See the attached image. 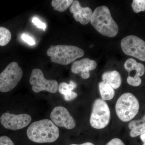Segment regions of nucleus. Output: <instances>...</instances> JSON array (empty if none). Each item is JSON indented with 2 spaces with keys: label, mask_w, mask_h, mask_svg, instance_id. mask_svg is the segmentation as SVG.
I'll return each instance as SVG.
<instances>
[{
  "label": "nucleus",
  "mask_w": 145,
  "mask_h": 145,
  "mask_svg": "<svg viewBox=\"0 0 145 145\" xmlns=\"http://www.w3.org/2000/svg\"><path fill=\"white\" fill-rule=\"evenodd\" d=\"M27 135L29 139L37 143H52L59 136L58 127L48 119L33 122L29 126Z\"/></svg>",
  "instance_id": "f257e3e1"
},
{
  "label": "nucleus",
  "mask_w": 145,
  "mask_h": 145,
  "mask_svg": "<svg viewBox=\"0 0 145 145\" xmlns=\"http://www.w3.org/2000/svg\"><path fill=\"white\" fill-rule=\"evenodd\" d=\"M92 26L104 36L114 37L118 34L119 27L112 17L109 8L105 5L97 7L90 20Z\"/></svg>",
  "instance_id": "f03ea898"
},
{
  "label": "nucleus",
  "mask_w": 145,
  "mask_h": 145,
  "mask_svg": "<svg viewBox=\"0 0 145 145\" xmlns=\"http://www.w3.org/2000/svg\"><path fill=\"white\" fill-rule=\"evenodd\" d=\"M52 62L62 65H67L75 60L82 57L84 52L78 47L58 45H51L47 51Z\"/></svg>",
  "instance_id": "7ed1b4c3"
},
{
  "label": "nucleus",
  "mask_w": 145,
  "mask_h": 145,
  "mask_svg": "<svg viewBox=\"0 0 145 145\" xmlns=\"http://www.w3.org/2000/svg\"><path fill=\"white\" fill-rule=\"evenodd\" d=\"M140 109V104L137 98L129 92L123 93L117 100L115 110L121 121L127 122L137 115Z\"/></svg>",
  "instance_id": "20e7f679"
},
{
  "label": "nucleus",
  "mask_w": 145,
  "mask_h": 145,
  "mask_svg": "<svg viewBox=\"0 0 145 145\" xmlns=\"http://www.w3.org/2000/svg\"><path fill=\"white\" fill-rule=\"evenodd\" d=\"M110 111L108 105L102 99H96L93 103L89 123L96 129L105 128L109 123Z\"/></svg>",
  "instance_id": "39448f33"
},
{
  "label": "nucleus",
  "mask_w": 145,
  "mask_h": 145,
  "mask_svg": "<svg viewBox=\"0 0 145 145\" xmlns=\"http://www.w3.org/2000/svg\"><path fill=\"white\" fill-rule=\"evenodd\" d=\"M23 76V70L16 62L10 63L0 73V91L7 92L16 87Z\"/></svg>",
  "instance_id": "423d86ee"
},
{
  "label": "nucleus",
  "mask_w": 145,
  "mask_h": 145,
  "mask_svg": "<svg viewBox=\"0 0 145 145\" xmlns=\"http://www.w3.org/2000/svg\"><path fill=\"white\" fill-rule=\"evenodd\" d=\"M123 52L129 56L145 61V42L139 37L130 35L123 38L121 42Z\"/></svg>",
  "instance_id": "0eeeda50"
},
{
  "label": "nucleus",
  "mask_w": 145,
  "mask_h": 145,
  "mask_svg": "<svg viewBox=\"0 0 145 145\" xmlns=\"http://www.w3.org/2000/svg\"><path fill=\"white\" fill-rule=\"evenodd\" d=\"M29 83L32 85V90L36 93L46 91L50 93H55L59 87L57 81L45 79L42 71L39 69H35L32 71Z\"/></svg>",
  "instance_id": "6e6552de"
},
{
  "label": "nucleus",
  "mask_w": 145,
  "mask_h": 145,
  "mask_svg": "<svg viewBox=\"0 0 145 145\" xmlns=\"http://www.w3.org/2000/svg\"><path fill=\"white\" fill-rule=\"evenodd\" d=\"M1 123L7 129L17 130L27 126L31 121V117L26 114H14L5 112L0 118Z\"/></svg>",
  "instance_id": "1a4fd4ad"
},
{
  "label": "nucleus",
  "mask_w": 145,
  "mask_h": 145,
  "mask_svg": "<svg viewBox=\"0 0 145 145\" xmlns=\"http://www.w3.org/2000/svg\"><path fill=\"white\" fill-rule=\"evenodd\" d=\"M50 119L54 124L67 129H72L76 126L75 119L64 107L58 106L53 108Z\"/></svg>",
  "instance_id": "9d476101"
},
{
  "label": "nucleus",
  "mask_w": 145,
  "mask_h": 145,
  "mask_svg": "<svg viewBox=\"0 0 145 145\" xmlns=\"http://www.w3.org/2000/svg\"><path fill=\"white\" fill-rule=\"evenodd\" d=\"M97 67V63L94 60L85 58L75 61L71 66V71L74 73L81 72L82 78L87 79L90 76L89 71L94 70Z\"/></svg>",
  "instance_id": "9b49d317"
},
{
  "label": "nucleus",
  "mask_w": 145,
  "mask_h": 145,
  "mask_svg": "<svg viewBox=\"0 0 145 145\" xmlns=\"http://www.w3.org/2000/svg\"><path fill=\"white\" fill-rule=\"evenodd\" d=\"M70 10L75 20L82 24L86 25L90 22L93 13L92 10L89 7H82L78 1H73Z\"/></svg>",
  "instance_id": "f8f14e48"
},
{
  "label": "nucleus",
  "mask_w": 145,
  "mask_h": 145,
  "mask_svg": "<svg viewBox=\"0 0 145 145\" xmlns=\"http://www.w3.org/2000/svg\"><path fill=\"white\" fill-rule=\"evenodd\" d=\"M102 80L114 89L119 88L121 84V77L119 72L116 70L105 72L102 75Z\"/></svg>",
  "instance_id": "ddd939ff"
},
{
  "label": "nucleus",
  "mask_w": 145,
  "mask_h": 145,
  "mask_svg": "<svg viewBox=\"0 0 145 145\" xmlns=\"http://www.w3.org/2000/svg\"><path fill=\"white\" fill-rule=\"evenodd\" d=\"M128 127L131 130V137H135L144 134L145 133V115L140 120H133L130 122Z\"/></svg>",
  "instance_id": "4468645a"
},
{
  "label": "nucleus",
  "mask_w": 145,
  "mask_h": 145,
  "mask_svg": "<svg viewBox=\"0 0 145 145\" xmlns=\"http://www.w3.org/2000/svg\"><path fill=\"white\" fill-rule=\"evenodd\" d=\"M125 69L130 72L132 71H136V76H142L145 72V67L144 65L142 63H137L134 59L130 58L126 61L124 65Z\"/></svg>",
  "instance_id": "2eb2a0df"
},
{
  "label": "nucleus",
  "mask_w": 145,
  "mask_h": 145,
  "mask_svg": "<svg viewBox=\"0 0 145 145\" xmlns=\"http://www.w3.org/2000/svg\"><path fill=\"white\" fill-rule=\"evenodd\" d=\"M99 89L102 99L104 101H110L114 98L115 91L108 84L101 82L99 84Z\"/></svg>",
  "instance_id": "dca6fc26"
},
{
  "label": "nucleus",
  "mask_w": 145,
  "mask_h": 145,
  "mask_svg": "<svg viewBox=\"0 0 145 145\" xmlns=\"http://www.w3.org/2000/svg\"><path fill=\"white\" fill-rule=\"evenodd\" d=\"M73 1V0H52L51 4L54 10L62 12L66 10Z\"/></svg>",
  "instance_id": "f3484780"
},
{
  "label": "nucleus",
  "mask_w": 145,
  "mask_h": 145,
  "mask_svg": "<svg viewBox=\"0 0 145 145\" xmlns=\"http://www.w3.org/2000/svg\"><path fill=\"white\" fill-rule=\"evenodd\" d=\"M77 87V84L72 81H71L69 84L62 82L58 87V90L64 96H67L72 92V90Z\"/></svg>",
  "instance_id": "a211bd4d"
},
{
  "label": "nucleus",
  "mask_w": 145,
  "mask_h": 145,
  "mask_svg": "<svg viewBox=\"0 0 145 145\" xmlns=\"http://www.w3.org/2000/svg\"><path fill=\"white\" fill-rule=\"evenodd\" d=\"M11 39V34L8 29L0 27V46H5L8 44Z\"/></svg>",
  "instance_id": "6ab92c4d"
},
{
  "label": "nucleus",
  "mask_w": 145,
  "mask_h": 145,
  "mask_svg": "<svg viewBox=\"0 0 145 145\" xmlns=\"http://www.w3.org/2000/svg\"><path fill=\"white\" fill-rule=\"evenodd\" d=\"M131 6L133 11L136 13L145 10V0H134Z\"/></svg>",
  "instance_id": "aec40b11"
},
{
  "label": "nucleus",
  "mask_w": 145,
  "mask_h": 145,
  "mask_svg": "<svg viewBox=\"0 0 145 145\" xmlns=\"http://www.w3.org/2000/svg\"><path fill=\"white\" fill-rule=\"evenodd\" d=\"M127 82L129 84L133 86H138L142 83V80L140 77L134 75L133 77L129 75L127 78Z\"/></svg>",
  "instance_id": "412c9836"
},
{
  "label": "nucleus",
  "mask_w": 145,
  "mask_h": 145,
  "mask_svg": "<svg viewBox=\"0 0 145 145\" xmlns=\"http://www.w3.org/2000/svg\"><path fill=\"white\" fill-rule=\"evenodd\" d=\"M0 145H14V144L9 137L2 136L0 137Z\"/></svg>",
  "instance_id": "4be33fe9"
},
{
  "label": "nucleus",
  "mask_w": 145,
  "mask_h": 145,
  "mask_svg": "<svg viewBox=\"0 0 145 145\" xmlns=\"http://www.w3.org/2000/svg\"><path fill=\"white\" fill-rule=\"evenodd\" d=\"M32 22L35 25H36L37 27L39 28L42 29L44 31L46 29V25L44 23L41 22L38 18L35 17L32 19Z\"/></svg>",
  "instance_id": "5701e85b"
},
{
  "label": "nucleus",
  "mask_w": 145,
  "mask_h": 145,
  "mask_svg": "<svg viewBox=\"0 0 145 145\" xmlns=\"http://www.w3.org/2000/svg\"><path fill=\"white\" fill-rule=\"evenodd\" d=\"M22 39L24 41L26 42L28 44L30 45H34L36 44V42L34 39L32 37H30L26 34H23L22 36Z\"/></svg>",
  "instance_id": "b1692460"
},
{
  "label": "nucleus",
  "mask_w": 145,
  "mask_h": 145,
  "mask_svg": "<svg viewBox=\"0 0 145 145\" xmlns=\"http://www.w3.org/2000/svg\"><path fill=\"white\" fill-rule=\"evenodd\" d=\"M106 145H125L124 143L118 138H114L110 141Z\"/></svg>",
  "instance_id": "393cba45"
},
{
  "label": "nucleus",
  "mask_w": 145,
  "mask_h": 145,
  "mask_svg": "<svg viewBox=\"0 0 145 145\" xmlns=\"http://www.w3.org/2000/svg\"><path fill=\"white\" fill-rule=\"evenodd\" d=\"M78 96V94L74 91H72V93L67 96H64L65 100L66 101H69L74 100V99H76Z\"/></svg>",
  "instance_id": "a878e982"
},
{
  "label": "nucleus",
  "mask_w": 145,
  "mask_h": 145,
  "mask_svg": "<svg viewBox=\"0 0 145 145\" xmlns=\"http://www.w3.org/2000/svg\"><path fill=\"white\" fill-rule=\"evenodd\" d=\"M70 145H95L94 144H92V143L91 142H86L83 143L82 144H72Z\"/></svg>",
  "instance_id": "bb28decb"
},
{
  "label": "nucleus",
  "mask_w": 145,
  "mask_h": 145,
  "mask_svg": "<svg viewBox=\"0 0 145 145\" xmlns=\"http://www.w3.org/2000/svg\"><path fill=\"white\" fill-rule=\"evenodd\" d=\"M140 138H141V140L143 141V142H145V133H144L143 135H141L140 136Z\"/></svg>",
  "instance_id": "cd10ccee"
},
{
  "label": "nucleus",
  "mask_w": 145,
  "mask_h": 145,
  "mask_svg": "<svg viewBox=\"0 0 145 145\" xmlns=\"http://www.w3.org/2000/svg\"><path fill=\"white\" fill-rule=\"evenodd\" d=\"M143 145H145V142H144V144H143Z\"/></svg>",
  "instance_id": "c85d7f7f"
}]
</instances>
